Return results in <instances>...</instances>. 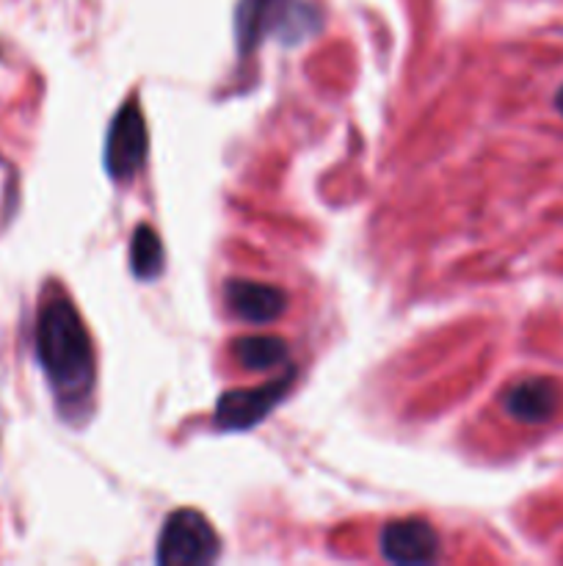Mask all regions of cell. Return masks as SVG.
<instances>
[{
  "label": "cell",
  "mask_w": 563,
  "mask_h": 566,
  "mask_svg": "<svg viewBox=\"0 0 563 566\" xmlns=\"http://www.w3.org/2000/svg\"><path fill=\"white\" fill-rule=\"evenodd\" d=\"M36 357L64 407H81L92 396V337L70 298H50L39 310Z\"/></svg>",
  "instance_id": "obj_1"
},
{
  "label": "cell",
  "mask_w": 563,
  "mask_h": 566,
  "mask_svg": "<svg viewBox=\"0 0 563 566\" xmlns=\"http://www.w3.org/2000/svg\"><path fill=\"white\" fill-rule=\"evenodd\" d=\"M219 556V536L204 514L180 509L169 514L158 539V562L166 566H199Z\"/></svg>",
  "instance_id": "obj_2"
},
{
  "label": "cell",
  "mask_w": 563,
  "mask_h": 566,
  "mask_svg": "<svg viewBox=\"0 0 563 566\" xmlns=\"http://www.w3.org/2000/svg\"><path fill=\"white\" fill-rule=\"evenodd\" d=\"M296 374L287 370L279 379L268 381L263 387H252V390H232L224 392L215 403V426L224 431H243L257 426L259 420L268 418L270 409L285 398L287 387L293 385Z\"/></svg>",
  "instance_id": "obj_3"
},
{
  "label": "cell",
  "mask_w": 563,
  "mask_h": 566,
  "mask_svg": "<svg viewBox=\"0 0 563 566\" xmlns=\"http://www.w3.org/2000/svg\"><path fill=\"white\" fill-rule=\"evenodd\" d=\"M147 158V125L141 108L127 103L110 122L108 144H105V169L114 180H130Z\"/></svg>",
  "instance_id": "obj_4"
},
{
  "label": "cell",
  "mask_w": 563,
  "mask_h": 566,
  "mask_svg": "<svg viewBox=\"0 0 563 566\" xmlns=\"http://www.w3.org/2000/svg\"><path fill=\"white\" fill-rule=\"evenodd\" d=\"M381 556L390 564H431L439 558V534L419 517L395 520L379 536Z\"/></svg>",
  "instance_id": "obj_5"
},
{
  "label": "cell",
  "mask_w": 563,
  "mask_h": 566,
  "mask_svg": "<svg viewBox=\"0 0 563 566\" xmlns=\"http://www.w3.org/2000/svg\"><path fill=\"white\" fill-rule=\"evenodd\" d=\"M224 296L232 313L246 324H270L287 307V293L282 287L263 285V282L230 280L224 287Z\"/></svg>",
  "instance_id": "obj_6"
},
{
  "label": "cell",
  "mask_w": 563,
  "mask_h": 566,
  "mask_svg": "<svg viewBox=\"0 0 563 566\" xmlns=\"http://www.w3.org/2000/svg\"><path fill=\"white\" fill-rule=\"evenodd\" d=\"M557 403H561V390L555 381L541 376L517 381L506 392V412L524 426L546 423L557 412Z\"/></svg>",
  "instance_id": "obj_7"
},
{
  "label": "cell",
  "mask_w": 563,
  "mask_h": 566,
  "mask_svg": "<svg viewBox=\"0 0 563 566\" xmlns=\"http://www.w3.org/2000/svg\"><path fill=\"white\" fill-rule=\"evenodd\" d=\"M287 9H290V0H241L235 14L241 48L252 50L254 44L263 42L265 31L279 25L282 17H290Z\"/></svg>",
  "instance_id": "obj_8"
},
{
  "label": "cell",
  "mask_w": 563,
  "mask_h": 566,
  "mask_svg": "<svg viewBox=\"0 0 563 566\" xmlns=\"http://www.w3.org/2000/svg\"><path fill=\"white\" fill-rule=\"evenodd\" d=\"M287 343L274 335L241 337L235 343V359L246 370H274L287 363Z\"/></svg>",
  "instance_id": "obj_9"
},
{
  "label": "cell",
  "mask_w": 563,
  "mask_h": 566,
  "mask_svg": "<svg viewBox=\"0 0 563 566\" xmlns=\"http://www.w3.org/2000/svg\"><path fill=\"white\" fill-rule=\"evenodd\" d=\"M130 260L132 271H136V276H141V280H155V276L163 271V243H160L158 232H155L152 227H138L130 243Z\"/></svg>",
  "instance_id": "obj_10"
},
{
  "label": "cell",
  "mask_w": 563,
  "mask_h": 566,
  "mask_svg": "<svg viewBox=\"0 0 563 566\" xmlns=\"http://www.w3.org/2000/svg\"><path fill=\"white\" fill-rule=\"evenodd\" d=\"M555 108L561 111V116H563V88H561V92L555 94Z\"/></svg>",
  "instance_id": "obj_11"
}]
</instances>
